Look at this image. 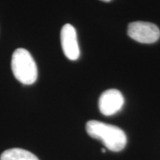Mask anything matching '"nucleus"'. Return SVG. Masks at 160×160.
<instances>
[{
    "label": "nucleus",
    "instance_id": "1",
    "mask_svg": "<svg viewBox=\"0 0 160 160\" xmlns=\"http://www.w3.org/2000/svg\"><path fill=\"white\" fill-rule=\"evenodd\" d=\"M86 129L89 136L102 141L104 146L111 151L118 152L126 147V133L118 126L97 120H90L86 123Z\"/></svg>",
    "mask_w": 160,
    "mask_h": 160
},
{
    "label": "nucleus",
    "instance_id": "2",
    "mask_svg": "<svg viewBox=\"0 0 160 160\" xmlns=\"http://www.w3.org/2000/svg\"><path fill=\"white\" fill-rule=\"evenodd\" d=\"M11 67L15 78L23 85H32L38 79L36 62L29 52L24 48H18L13 52Z\"/></svg>",
    "mask_w": 160,
    "mask_h": 160
},
{
    "label": "nucleus",
    "instance_id": "3",
    "mask_svg": "<svg viewBox=\"0 0 160 160\" xmlns=\"http://www.w3.org/2000/svg\"><path fill=\"white\" fill-rule=\"evenodd\" d=\"M127 34L132 39L142 44H152L160 38V30L157 25L147 22H133L128 25Z\"/></svg>",
    "mask_w": 160,
    "mask_h": 160
},
{
    "label": "nucleus",
    "instance_id": "4",
    "mask_svg": "<svg viewBox=\"0 0 160 160\" xmlns=\"http://www.w3.org/2000/svg\"><path fill=\"white\" fill-rule=\"evenodd\" d=\"M125 99L118 89H109L103 92L99 99V109L104 116H112L123 108Z\"/></svg>",
    "mask_w": 160,
    "mask_h": 160
},
{
    "label": "nucleus",
    "instance_id": "5",
    "mask_svg": "<svg viewBox=\"0 0 160 160\" xmlns=\"http://www.w3.org/2000/svg\"><path fill=\"white\" fill-rule=\"evenodd\" d=\"M61 42L65 56L76 61L79 58L80 50L78 42L77 31L71 24H65L61 31Z\"/></svg>",
    "mask_w": 160,
    "mask_h": 160
},
{
    "label": "nucleus",
    "instance_id": "6",
    "mask_svg": "<svg viewBox=\"0 0 160 160\" xmlns=\"http://www.w3.org/2000/svg\"><path fill=\"white\" fill-rule=\"evenodd\" d=\"M0 160H39L37 156H35L33 153L29 152L26 149L14 148V149H7L4 151L1 157Z\"/></svg>",
    "mask_w": 160,
    "mask_h": 160
},
{
    "label": "nucleus",
    "instance_id": "7",
    "mask_svg": "<svg viewBox=\"0 0 160 160\" xmlns=\"http://www.w3.org/2000/svg\"><path fill=\"white\" fill-rule=\"evenodd\" d=\"M102 153H105V152H106L105 149H102Z\"/></svg>",
    "mask_w": 160,
    "mask_h": 160
},
{
    "label": "nucleus",
    "instance_id": "8",
    "mask_svg": "<svg viewBox=\"0 0 160 160\" xmlns=\"http://www.w3.org/2000/svg\"><path fill=\"white\" fill-rule=\"evenodd\" d=\"M102 1H104V2H109V1H111V0H102Z\"/></svg>",
    "mask_w": 160,
    "mask_h": 160
}]
</instances>
